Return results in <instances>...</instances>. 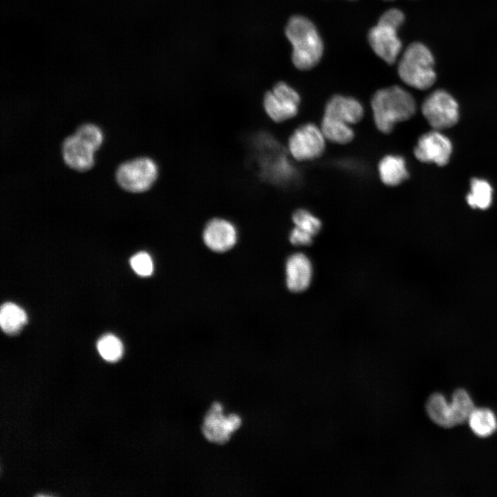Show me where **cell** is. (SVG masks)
I'll return each instance as SVG.
<instances>
[{"mask_svg":"<svg viewBox=\"0 0 497 497\" xmlns=\"http://www.w3.org/2000/svg\"><path fill=\"white\" fill-rule=\"evenodd\" d=\"M293 222L295 227L314 236L321 228V222L313 214L306 209H298L293 214Z\"/></svg>","mask_w":497,"mask_h":497,"instance_id":"cell-23","label":"cell"},{"mask_svg":"<svg viewBox=\"0 0 497 497\" xmlns=\"http://www.w3.org/2000/svg\"><path fill=\"white\" fill-rule=\"evenodd\" d=\"M325 140L320 127L307 123L296 128L290 136L289 150L298 161L312 160L323 153Z\"/></svg>","mask_w":497,"mask_h":497,"instance_id":"cell-8","label":"cell"},{"mask_svg":"<svg viewBox=\"0 0 497 497\" xmlns=\"http://www.w3.org/2000/svg\"><path fill=\"white\" fill-rule=\"evenodd\" d=\"M97 349L100 355L110 362L119 360L124 351L122 342L113 334L101 336L97 341Z\"/></svg>","mask_w":497,"mask_h":497,"instance_id":"cell-22","label":"cell"},{"mask_svg":"<svg viewBox=\"0 0 497 497\" xmlns=\"http://www.w3.org/2000/svg\"><path fill=\"white\" fill-rule=\"evenodd\" d=\"M25 311L12 302L3 303L0 310V324L3 332L9 335L19 333L27 323Z\"/></svg>","mask_w":497,"mask_h":497,"instance_id":"cell-17","label":"cell"},{"mask_svg":"<svg viewBox=\"0 0 497 497\" xmlns=\"http://www.w3.org/2000/svg\"><path fill=\"white\" fill-rule=\"evenodd\" d=\"M470 428L478 436L487 437L497 428V421L494 413L485 408L474 409L469 418Z\"/></svg>","mask_w":497,"mask_h":497,"instance_id":"cell-19","label":"cell"},{"mask_svg":"<svg viewBox=\"0 0 497 497\" xmlns=\"http://www.w3.org/2000/svg\"><path fill=\"white\" fill-rule=\"evenodd\" d=\"M242 418L237 413L225 414L220 402L212 404L206 413L202 425V432L209 442L223 445L241 427Z\"/></svg>","mask_w":497,"mask_h":497,"instance_id":"cell-6","label":"cell"},{"mask_svg":"<svg viewBox=\"0 0 497 497\" xmlns=\"http://www.w3.org/2000/svg\"><path fill=\"white\" fill-rule=\"evenodd\" d=\"M398 28L378 21L368 32V41L373 52L389 64L397 60L402 50Z\"/></svg>","mask_w":497,"mask_h":497,"instance_id":"cell-9","label":"cell"},{"mask_svg":"<svg viewBox=\"0 0 497 497\" xmlns=\"http://www.w3.org/2000/svg\"><path fill=\"white\" fill-rule=\"evenodd\" d=\"M75 135L95 151L102 144L104 135L99 127L93 124H84L77 128Z\"/></svg>","mask_w":497,"mask_h":497,"instance_id":"cell-24","label":"cell"},{"mask_svg":"<svg viewBox=\"0 0 497 497\" xmlns=\"http://www.w3.org/2000/svg\"><path fill=\"white\" fill-rule=\"evenodd\" d=\"M313 236L311 234L294 227L289 235L290 242L296 246L309 245L313 241Z\"/></svg>","mask_w":497,"mask_h":497,"instance_id":"cell-27","label":"cell"},{"mask_svg":"<svg viewBox=\"0 0 497 497\" xmlns=\"http://www.w3.org/2000/svg\"><path fill=\"white\" fill-rule=\"evenodd\" d=\"M422 113L429 125L436 130L453 126L459 117L456 101L443 90L433 91L425 99Z\"/></svg>","mask_w":497,"mask_h":497,"instance_id":"cell-5","label":"cell"},{"mask_svg":"<svg viewBox=\"0 0 497 497\" xmlns=\"http://www.w3.org/2000/svg\"><path fill=\"white\" fill-rule=\"evenodd\" d=\"M452 152L450 140L435 130L422 135L414 148V155L420 162L446 165Z\"/></svg>","mask_w":497,"mask_h":497,"instance_id":"cell-10","label":"cell"},{"mask_svg":"<svg viewBox=\"0 0 497 497\" xmlns=\"http://www.w3.org/2000/svg\"><path fill=\"white\" fill-rule=\"evenodd\" d=\"M378 21L400 28L404 23L405 14L398 8H391L385 11Z\"/></svg>","mask_w":497,"mask_h":497,"instance_id":"cell-26","label":"cell"},{"mask_svg":"<svg viewBox=\"0 0 497 497\" xmlns=\"http://www.w3.org/2000/svg\"><path fill=\"white\" fill-rule=\"evenodd\" d=\"M426 410L430 418L438 425L445 428L456 425L451 405L442 394L433 393L427 401Z\"/></svg>","mask_w":497,"mask_h":497,"instance_id":"cell-16","label":"cell"},{"mask_svg":"<svg viewBox=\"0 0 497 497\" xmlns=\"http://www.w3.org/2000/svg\"><path fill=\"white\" fill-rule=\"evenodd\" d=\"M324 115L353 125L362 119L364 108L353 97L336 95L327 101Z\"/></svg>","mask_w":497,"mask_h":497,"instance_id":"cell-14","label":"cell"},{"mask_svg":"<svg viewBox=\"0 0 497 497\" xmlns=\"http://www.w3.org/2000/svg\"><path fill=\"white\" fill-rule=\"evenodd\" d=\"M320 128L325 139L335 144H346L354 137V131L351 125L325 115L322 119Z\"/></svg>","mask_w":497,"mask_h":497,"instance_id":"cell-18","label":"cell"},{"mask_svg":"<svg viewBox=\"0 0 497 497\" xmlns=\"http://www.w3.org/2000/svg\"><path fill=\"white\" fill-rule=\"evenodd\" d=\"M285 35L292 46V61L298 69L310 70L320 62L323 41L311 20L301 15L292 16L286 23Z\"/></svg>","mask_w":497,"mask_h":497,"instance_id":"cell-2","label":"cell"},{"mask_svg":"<svg viewBox=\"0 0 497 497\" xmlns=\"http://www.w3.org/2000/svg\"><path fill=\"white\" fill-rule=\"evenodd\" d=\"M95 150L75 135L68 136L62 142L61 153L64 162L72 169L84 172L95 164Z\"/></svg>","mask_w":497,"mask_h":497,"instance_id":"cell-12","label":"cell"},{"mask_svg":"<svg viewBox=\"0 0 497 497\" xmlns=\"http://www.w3.org/2000/svg\"><path fill=\"white\" fill-rule=\"evenodd\" d=\"M398 73L400 79L410 87L418 90L429 88L436 79L434 58L430 50L420 42L409 45L399 61Z\"/></svg>","mask_w":497,"mask_h":497,"instance_id":"cell-3","label":"cell"},{"mask_svg":"<svg viewBox=\"0 0 497 497\" xmlns=\"http://www.w3.org/2000/svg\"><path fill=\"white\" fill-rule=\"evenodd\" d=\"M300 97L288 84L277 83L272 90L264 95L263 105L268 116L275 122L294 117L298 113Z\"/></svg>","mask_w":497,"mask_h":497,"instance_id":"cell-7","label":"cell"},{"mask_svg":"<svg viewBox=\"0 0 497 497\" xmlns=\"http://www.w3.org/2000/svg\"><path fill=\"white\" fill-rule=\"evenodd\" d=\"M371 104L375 124L385 134L391 133L397 123L410 119L416 111L413 96L399 86L378 90Z\"/></svg>","mask_w":497,"mask_h":497,"instance_id":"cell-1","label":"cell"},{"mask_svg":"<svg viewBox=\"0 0 497 497\" xmlns=\"http://www.w3.org/2000/svg\"><path fill=\"white\" fill-rule=\"evenodd\" d=\"M237 230L228 220L214 218L206 225L203 240L211 250L222 253L231 249L237 242Z\"/></svg>","mask_w":497,"mask_h":497,"instance_id":"cell-11","label":"cell"},{"mask_svg":"<svg viewBox=\"0 0 497 497\" xmlns=\"http://www.w3.org/2000/svg\"><path fill=\"white\" fill-rule=\"evenodd\" d=\"M451 407L456 425L469 420L475 407L469 395L462 389L456 390L452 396Z\"/></svg>","mask_w":497,"mask_h":497,"instance_id":"cell-21","label":"cell"},{"mask_svg":"<svg viewBox=\"0 0 497 497\" xmlns=\"http://www.w3.org/2000/svg\"><path fill=\"white\" fill-rule=\"evenodd\" d=\"M285 273L288 289L292 292H302L309 287L311 282L312 264L304 253H294L286 260Z\"/></svg>","mask_w":497,"mask_h":497,"instance_id":"cell-13","label":"cell"},{"mask_svg":"<svg viewBox=\"0 0 497 497\" xmlns=\"http://www.w3.org/2000/svg\"><path fill=\"white\" fill-rule=\"evenodd\" d=\"M130 264L133 271L142 277L151 275L154 270L150 255L144 251L139 252L132 256Z\"/></svg>","mask_w":497,"mask_h":497,"instance_id":"cell-25","label":"cell"},{"mask_svg":"<svg viewBox=\"0 0 497 497\" xmlns=\"http://www.w3.org/2000/svg\"><path fill=\"white\" fill-rule=\"evenodd\" d=\"M466 199L471 207L487 209L491 205L492 200L491 186L485 180L473 179L471 181V191Z\"/></svg>","mask_w":497,"mask_h":497,"instance_id":"cell-20","label":"cell"},{"mask_svg":"<svg viewBox=\"0 0 497 497\" xmlns=\"http://www.w3.org/2000/svg\"><path fill=\"white\" fill-rule=\"evenodd\" d=\"M378 173L381 181L389 186H398L409 177L405 159L396 155H386L380 161Z\"/></svg>","mask_w":497,"mask_h":497,"instance_id":"cell-15","label":"cell"},{"mask_svg":"<svg viewBox=\"0 0 497 497\" xmlns=\"http://www.w3.org/2000/svg\"><path fill=\"white\" fill-rule=\"evenodd\" d=\"M157 176V165L147 157L124 162L116 171V180L119 186L133 193L148 191L154 184Z\"/></svg>","mask_w":497,"mask_h":497,"instance_id":"cell-4","label":"cell"}]
</instances>
